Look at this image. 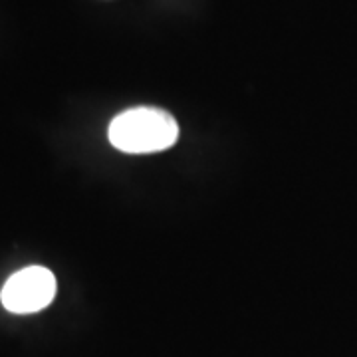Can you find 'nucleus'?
<instances>
[{
	"instance_id": "nucleus-1",
	"label": "nucleus",
	"mask_w": 357,
	"mask_h": 357,
	"mask_svg": "<svg viewBox=\"0 0 357 357\" xmlns=\"http://www.w3.org/2000/svg\"><path fill=\"white\" fill-rule=\"evenodd\" d=\"M109 143L123 153L165 151L178 139L175 117L159 107L126 109L109 123Z\"/></svg>"
},
{
	"instance_id": "nucleus-2",
	"label": "nucleus",
	"mask_w": 357,
	"mask_h": 357,
	"mask_svg": "<svg viewBox=\"0 0 357 357\" xmlns=\"http://www.w3.org/2000/svg\"><path fill=\"white\" fill-rule=\"evenodd\" d=\"M56 278L48 268L28 266L13 274L2 286V306L13 314H34L52 304Z\"/></svg>"
}]
</instances>
